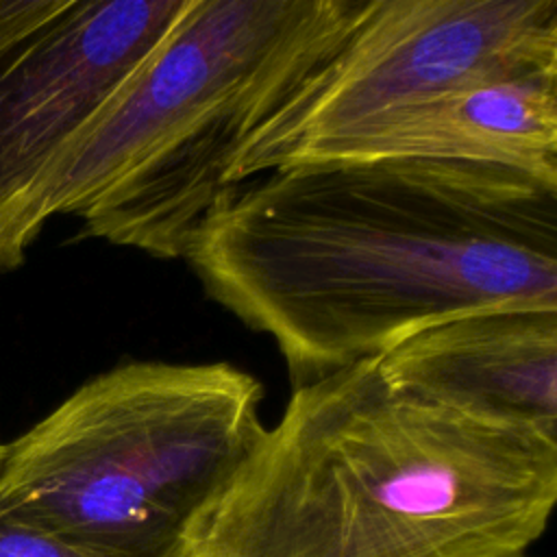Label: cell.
Listing matches in <instances>:
<instances>
[{
  "label": "cell",
  "mask_w": 557,
  "mask_h": 557,
  "mask_svg": "<svg viewBox=\"0 0 557 557\" xmlns=\"http://www.w3.org/2000/svg\"><path fill=\"white\" fill-rule=\"evenodd\" d=\"M183 259L307 383L468 311H557V187L472 163H294L226 187Z\"/></svg>",
  "instance_id": "6da1fadb"
},
{
  "label": "cell",
  "mask_w": 557,
  "mask_h": 557,
  "mask_svg": "<svg viewBox=\"0 0 557 557\" xmlns=\"http://www.w3.org/2000/svg\"><path fill=\"white\" fill-rule=\"evenodd\" d=\"M555 500V437L405 396L374 357L294 389L189 557H522Z\"/></svg>",
  "instance_id": "7a4b0ae2"
},
{
  "label": "cell",
  "mask_w": 557,
  "mask_h": 557,
  "mask_svg": "<svg viewBox=\"0 0 557 557\" xmlns=\"http://www.w3.org/2000/svg\"><path fill=\"white\" fill-rule=\"evenodd\" d=\"M366 0H191L176 26L52 168L30 233L85 235L183 259L248 137L318 70Z\"/></svg>",
  "instance_id": "3957f363"
},
{
  "label": "cell",
  "mask_w": 557,
  "mask_h": 557,
  "mask_svg": "<svg viewBox=\"0 0 557 557\" xmlns=\"http://www.w3.org/2000/svg\"><path fill=\"white\" fill-rule=\"evenodd\" d=\"M261 400L231 363H117L0 444V516L87 557H189L265 431Z\"/></svg>",
  "instance_id": "277c9868"
},
{
  "label": "cell",
  "mask_w": 557,
  "mask_h": 557,
  "mask_svg": "<svg viewBox=\"0 0 557 557\" xmlns=\"http://www.w3.org/2000/svg\"><path fill=\"white\" fill-rule=\"evenodd\" d=\"M548 65L557 0H366L333 54L242 146L226 187L440 94Z\"/></svg>",
  "instance_id": "5b68a950"
},
{
  "label": "cell",
  "mask_w": 557,
  "mask_h": 557,
  "mask_svg": "<svg viewBox=\"0 0 557 557\" xmlns=\"http://www.w3.org/2000/svg\"><path fill=\"white\" fill-rule=\"evenodd\" d=\"M191 0H0V276L28 246L33 200Z\"/></svg>",
  "instance_id": "8992f818"
},
{
  "label": "cell",
  "mask_w": 557,
  "mask_h": 557,
  "mask_svg": "<svg viewBox=\"0 0 557 557\" xmlns=\"http://www.w3.org/2000/svg\"><path fill=\"white\" fill-rule=\"evenodd\" d=\"M376 366L405 396L557 440V311H468L400 339Z\"/></svg>",
  "instance_id": "52a82bcc"
},
{
  "label": "cell",
  "mask_w": 557,
  "mask_h": 557,
  "mask_svg": "<svg viewBox=\"0 0 557 557\" xmlns=\"http://www.w3.org/2000/svg\"><path fill=\"white\" fill-rule=\"evenodd\" d=\"M309 161H442L557 187V65L466 85L389 113Z\"/></svg>",
  "instance_id": "ba28073f"
},
{
  "label": "cell",
  "mask_w": 557,
  "mask_h": 557,
  "mask_svg": "<svg viewBox=\"0 0 557 557\" xmlns=\"http://www.w3.org/2000/svg\"><path fill=\"white\" fill-rule=\"evenodd\" d=\"M0 557H87L54 535L0 516Z\"/></svg>",
  "instance_id": "9c48e42d"
},
{
  "label": "cell",
  "mask_w": 557,
  "mask_h": 557,
  "mask_svg": "<svg viewBox=\"0 0 557 557\" xmlns=\"http://www.w3.org/2000/svg\"><path fill=\"white\" fill-rule=\"evenodd\" d=\"M522 557H529V555H522Z\"/></svg>",
  "instance_id": "30bf717a"
}]
</instances>
